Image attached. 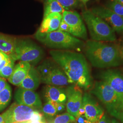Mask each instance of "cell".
Listing matches in <instances>:
<instances>
[{"label":"cell","instance_id":"1","mask_svg":"<svg viewBox=\"0 0 123 123\" xmlns=\"http://www.w3.org/2000/svg\"><path fill=\"white\" fill-rule=\"evenodd\" d=\"M52 58L61 67L71 84L87 90L92 84L88 62L82 53L70 50H52Z\"/></svg>","mask_w":123,"mask_h":123},{"label":"cell","instance_id":"2","mask_svg":"<svg viewBox=\"0 0 123 123\" xmlns=\"http://www.w3.org/2000/svg\"><path fill=\"white\" fill-rule=\"evenodd\" d=\"M84 49L86 57L94 67L105 68L123 64L120 49L115 44L87 40Z\"/></svg>","mask_w":123,"mask_h":123},{"label":"cell","instance_id":"3","mask_svg":"<svg viewBox=\"0 0 123 123\" xmlns=\"http://www.w3.org/2000/svg\"><path fill=\"white\" fill-rule=\"evenodd\" d=\"M33 37L49 49L57 50H79L84 48L85 43L81 40L62 31L41 33L37 31Z\"/></svg>","mask_w":123,"mask_h":123},{"label":"cell","instance_id":"4","mask_svg":"<svg viewBox=\"0 0 123 123\" xmlns=\"http://www.w3.org/2000/svg\"><path fill=\"white\" fill-rule=\"evenodd\" d=\"M82 18L87 25L92 40L104 42H113L116 40L114 30L104 20L94 15L90 10H83Z\"/></svg>","mask_w":123,"mask_h":123},{"label":"cell","instance_id":"5","mask_svg":"<svg viewBox=\"0 0 123 123\" xmlns=\"http://www.w3.org/2000/svg\"><path fill=\"white\" fill-rule=\"evenodd\" d=\"M45 56L44 50L32 40L26 37H16L15 47V61L25 62L35 66Z\"/></svg>","mask_w":123,"mask_h":123},{"label":"cell","instance_id":"6","mask_svg":"<svg viewBox=\"0 0 123 123\" xmlns=\"http://www.w3.org/2000/svg\"><path fill=\"white\" fill-rule=\"evenodd\" d=\"M37 69L39 73L41 83L59 87L70 84L64 71L52 58L45 59Z\"/></svg>","mask_w":123,"mask_h":123},{"label":"cell","instance_id":"7","mask_svg":"<svg viewBox=\"0 0 123 123\" xmlns=\"http://www.w3.org/2000/svg\"><path fill=\"white\" fill-rule=\"evenodd\" d=\"M5 123L22 122L28 121H43L44 118L40 111L28 106L14 103L2 114Z\"/></svg>","mask_w":123,"mask_h":123},{"label":"cell","instance_id":"8","mask_svg":"<svg viewBox=\"0 0 123 123\" xmlns=\"http://www.w3.org/2000/svg\"><path fill=\"white\" fill-rule=\"evenodd\" d=\"M91 92L103 103L112 116L120 100L110 85L103 80L96 82Z\"/></svg>","mask_w":123,"mask_h":123},{"label":"cell","instance_id":"9","mask_svg":"<svg viewBox=\"0 0 123 123\" xmlns=\"http://www.w3.org/2000/svg\"><path fill=\"white\" fill-rule=\"evenodd\" d=\"M62 16V19L70 27L71 35L84 40H87V29L79 13L74 11H65Z\"/></svg>","mask_w":123,"mask_h":123},{"label":"cell","instance_id":"10","mask_svg":"<svg viewBox=\"0 0 123 123\" xmlns=\"http://www.w3.org/2000/svg\"><path fill=\"white\" fill-rule=\"evenodd\" d=\"M90 11L107 22L115 32L119 34L123 33V17L102 6H94Z\"/></svg>","mask_w":123,"mask_h":123},{"label":"cell","instance_id":"11","mask_svg":"<svg viewBox=\"0 0 123 123\" xmlns=\"http://www.w3.org/2000/svg\"><path fill=\"white\" fill-rule=\"evenodd\" d=\"M66 90L67 112L76 118L79 108L82 105L83 97L82 91L81 88L75 84L68 86Z\"/></svg>","mask_w":123,"mask_h":123},{"label":"cell","instance_id":"12","mask_svg":"<svg viewBox=\"0 0 123 123\" xmlns=\"http://www.w3.org/2000/svg\"><path fill=\"white\" fill-rule=\"evenodd\" d=\"M14 99L19 105L28 106L39 111L42 110V101L35 91L19 88L15 92Z\"/></svg>","mask_w":123,"mask_h":123},{"label":"cell","instance_id":"13","mask_svg":"<svg viewBox=\"0 0 123 123\" xmlns=\"http://www.w3.org/2000/svg\"><path fill=\"white\" fill-rule=\"evenodd\" d=\"M82 104L85 110L84 116L92 123H97L104 114V111L91 95L85 92Z\"/></svg>","mask_w":123,"mask_h":123},{"label":"cell","instance_id":"14","mask_svg":"<svg viewBox=\"0 0 123 123\" xmlns=\"http://www.w3.org/2000/svg\"><path fill=\"white\" fill-rule=\"evenodd\" d=\"M100 78L109 84L117 94L120 100L123 98V75L118 71L108 69L102 72Z\"/></svg>","mask_w":123,"mask_h":123},{"label":"cell","instance_id":"15","mask_svg":"<svg viewBox=\"0 0 123 123\" xmlns=\"http://www.w3.org/2000/svg\"><path fill=\"white\" fill-rule=\"evenodd\" d=\"M43 95L47 102L53 101L66 105V89L59 86L47 85L44 88Z\"/></svg>","mask_w":123,"mask_h":123},{"label":"cell","instance_id":"16","mask_svg":"<svg viewBox=\"0 0 123 123\" xmlns=\"http://www.w3.org/2000/svg\"><path fill=\"white\" fill-rule=\"evenodd\" d=\"M31 68L30 63L25 62H19L15 66L12 74L8 79L9 82L19 87L26 77Z\"/></svg>","mask_w":123,"mask_h":123},{"label":"cell","instance_id":"17","mask_svg":"<svg viewBox=\"0 0 123 123\" xmlns=\"http://www.w3.org/2000/svg\"><path fill=\"white\" fill-rule=\"evenodd\" d=\"M62 18V14L59 13L50 14L43 18V21L37 31L41 33H49L57 31Z\"/></svg>","mask_w":123,"mask_h":123},{"label":"cell","instance_id":"18","mask_svg":"<svg viewBox=\"0 0 123 123\" xmlns=\"http://www.w3.org/2000/svg\"><path fill=\"white\" fill-rule=\"evenodd\" d=\"M41 83L39 73L34 66H31L26 77L23 80L19 88L35 91Z\"/></svg>","mask_w":123,"mask_h":123},{"label":"cell","instance_id":"19","mask_svg":"<svg viewBox=\"0 0 123 123\" xmlns=\"http://www.w3.org/2000/svg\"><path fill=\"white\" fill-rule=\"evenodd\" d=\"M16 39V37L0 32V51L4 53L13 60L15 59Z\"/></svg>","mask_w":123,"mask_h":123},{"label":"cell","instance_id":"20","mask_svg":"<svg viewBox=\"0 0 123 123\" xmlns=\"http://www.w3.org/2000/svg\"><path fill=\"white\" fill-rule=\"evenodd\" d=\"M43 2L44 6L43 18L51 13L62 14L65 11L63 7L56 0H44Z\"/></svg>","mask_w":123,"mask_h":123},{"label":"cell","instance_id":"21","mask_svg":"<svg viewBox=\"0 0 123 123\" xmlns=\"http://www.w3.org/2000/svg\"><path fill=\"white\" fill-rule=\"evenodd\" d=\"M12 88L8 84L4 90L0 92V112L9 105L12 99Z\"/></svg>","mask_w":123,"mask_h":123},{"label":"cell","instance_id":"22","mask_svg":"<svg viewBox=\"0 0 123 123\" xmlns=\"http://www.w3.org/2000/svg\"><path fill=\"white\" fill-rule=\"evenodd\" d=\"M41 110L45 117L49 119L50 121L58 114L57 109L50 102L45 103L42 106Z\"/></svg>","mask_w":123,"mask_h":123},{"label":"cell","instance_id":"23","mask_svg":"<svg viewBox=\"0 0 123 123\" xmlns=\"http://www.w3.org/2000/svg\"><path fill=\"white\" fill-rule=\"evenodd\" d=\"M76 121V118L69 113H65L57 115L49 121V123H73Z\"/></svg>","mask_w":123,"mask_h":123},{"label":"cell","instance_id":"24","mask_svg":"<svg viewBox=\"0 0 123 123\" xmlns=\"http://www.w3.org/2000/svg\"><path fill=\"white\" fill-rule=\"evenodd\" d=\"M105 6L119 16L123 17V4L114 0H109Z\"/></svg>","mask_w":123,"mask_h":123},{"label":"cell","instance_id":"25","mask_svg":"<svg viewBox=\"0 0 123 123\" xmlns=\"http://www.w3.org/2000/svg\"><path fill=\"white\" fill-rule=\"evenodd\" d=\"M16 61L11 59L8 63L0 70V77L8 79L13 72L15 67V62Z\"/></svg>","mask_w":123,"mask_h":123},{"label":"cell","instance_id":"26","mask_svg":"<svg viewBox=\"0 0 123 123\" xmlns=\"http://www.w3.org/2000/svg\"><path fill=\"white\" fill-rule=\"evenodd\" d=\"M57 1L65 11H71L75 9L81 4V2L79 0H56Z\"/></svg>","mask_w":123,"mask_h":123},{"label":"cell","instance_id":"27","mask_svg":"<svg viewBox=\"0 0 123 123\" xmlns=\"http://www.w3.org/2000/svg\"><path fill=\"white\" fill-rule=\"evenodd\" d=\"M116 119L120 120L123 118V98H122L119 103L118 106L112 116Z\"/></svg>","mask_w":123,"mask_h":123},{"label":"cell","instance_id":"28","mask_svg":"<svg viewBox=\"0 0 123 123\" xmlns=\"http://www.w3.org/2000/svg\"><path fill=\"white\" fill-rule=\"evenodd\" d=\"M58 30L64 31L70 34V27L68 26V25L64 21V20L62 18V19L61 22L59 26Z\"/></svg>","mask_w":123,"mask_h":123},{"label":"cell","instance_id":"29","mask_svg":"<svg viewBox=\"0 0 123 123\" xmlns=\"http://www.w3.org/2000/svg\"><path fill=\"white\" fill-rule=\"evenodd\" d=\"M48 102H50V103H51L55 107V108L57 110L58 114L61 113L65 110L66 105L60 104L56 102H53V101H48Z\"/></svg>","mask_w":123,"mask_h":123},{"label":"cell","instance_id":"30","mask_svg":"<svg viewBox=\"0 0 123 123\" xmlns=\"http://www.w3.org/2000/svg\"><path fill=\"white\" fill-rule=\"evenodd\" d=\"M75 118L76 121L77 123H92L89 120H88L84 116V115L77 117Z\"/></svg>","mask_w":123,"mask_h":123},{"label":"cell","instance_id":"31","mask_svg":"<svg viewBox=\"0 0 123 123\" xmlns=\"http://www.w3.org/2000/svg\"><path fill=\"white\" fill-rule=\"evenodd\" d=\"M97 123H111V120L107 114H104Z\"/></svg>","mask_w":123,"mask_h":123},{"label":"cell","instance_id":"32","mask_svg":"<svg viewBox=\"0 0 123 123\" xmlns=\"http://www.w3.org/2000/svg\"><path fill=\"white\" fill-rule=\"evenodd\" d=\"M7 84L6 79L4 78L0 77V92H1L4 90Z\"/></svg>","mask_w":123,"mask_h":123},{"label":"cell","instance_id":"33","mask_svg":"<svg viewBox=\"0 0 123 123\" xmlns=\"http://www.w3.org/2000/svg\"><path fill=\"white\" fill-rule=\"evenodd\" d=\"M84 114H85V110H84V106L82 104V105L81 106V107L79 108V110L78 111V114L77 117H79V116H81V115H84Z\"/></svg>","mask_w":123,"mask_h":123},{"label":"cell","instance_id":"34","mask_svg":"<svg viewBox=\"0 0 123 123\" xmlns=\"http://www.w3.org/2000/svg\"><path fill=\"white\" fill-rule=\"evenodd\" d=\"M8 55H7L4 53L0 51V63Z\"/></svg>","mask_w":123,"mask_h":123},{"label":"cell","instance_id":"35","mask_svg":"<svg viewBox=\"0 0 123 123\" xmlns=\"http://www.w3.org/2000/svg\"><path fill=\"white\" fill-rule=\"evenodd\" d=\"M28 123H45L43 121H28Z\"/></svg>","mask_w":123,"mask_h":123},{"label":"cell","instance_id":"36","mask_svg":"<svg viewBox=\"0 0 123 123\" xmlns=\"http://www.w3.org/2000/svg\"><path fill=\"white\" fill-rule=\"evenodd\" d=\"M79 0L81 2V3L83 4L84 5H86V3L88 2V1H89L90 0Z\"/></svg>","mask_w":123,"mask_h":123},{"label":"cell","instance_id":"37","mask_svg":"<svg viewBox=\"0 0 123 123\" xmlns=\"http://www.w3.org/2000/svg\"><path fill=\"white\" fill-rule=\"evenodd\" d=\"M4 122L3 117L2 115H0V123Z\"/></svg>","mask_w":123,"mask_h":123},{"label":"cell","instance_id":"38","mask_svg":"<svg viewBox=\"0 0 123 123\" xmlns=\"http://www.w3.org/2000/svg\"><path fill=\"white\" fill-rule=\"evenodd\" d=\"M111 123H119V122L115 119H112Z\"/></svg>","mask_w":123,"mask_h":123},{"label":"cell","instance_id":"39","mask_svg":"<svg viewBox=\"0 0 123 123\" xmlns=\"http://www.w3.org/2000/svg\"><path fill=\"white\" fill-rule=\"evenodd\" d=\"M114 0V1L118 2L123 4V0Z\"/></svg>","mask_w":123,"mask_h":123},{"label":"cell","instance_id":"40","mask_svg":"<svg viewBox=\"0 0 123 123\" xmlns=\"http://www.w3.org/2000/svg\"><path fill=\"white\" fill-rule=\"evenodd\" d=\"M120 53H121V56H122V57L123 58V48H121L120 49Z\"/></svg>","mask_w":123,"mask_h":123},{"label":"cell","instance_id":"41","mask_svg":"<svg viewBox=\"0 0 123 123\" xmlns=\"http://www.w3.org/2000/svg\"><path fill=\"white\" fill-rule=\"evenodd\" d=\"M28 123V121H26V122H17V123Z\"/></svg>","mask_w":123,"mask_h":123},{"label":"cell","instance_id":"42","mask_svg":"<svg viewBox=\"0 0 123 123\" xmlns=\"http://www.w3.org/2000/svg\"><path fill=\"white\" fill-rule=\"evenodd\" d=\"M120 121H121V123H123V119H120Z\"/></svg>","mask_w":123,"mask_h":123},{"label":"cell","instance_id":"43","mask_svg":"<svg viewBox=\"0 0 123 123\" xmlns=\"http://www.w3.org/2000/svg\"><path fill=\"white\" fill-rule=\"evenodd\" d=\"M38 0V1H41V2H43L44 0Z\"/></svg>","mask_w":123,"mask_h":123},{"label":"cell","instance_id":"44","mask_svg":"<svg viewBox=\"0 0 123 123\" xmlns=\"http://www.w3.org/2000/svg\"><path fill=\"white\" fill-rule=\"evenodd\" d=\"M122 48L123 49V39H122Z\"/></svg>","mask_w":123,"mask_h":123},{"label":"cell","instance_id":"45","mask_svg":"<svg viewBox=\"0 0 123 123\" xmlns=\"http://www.w3.org/2000/svg\"><path fill=\"white\" fill-rule=\"evenodd\" d=\"M5 123L4 122H3V123Z\"/></svg>","mask_w":123,"mask_h":123}]
</instances>
